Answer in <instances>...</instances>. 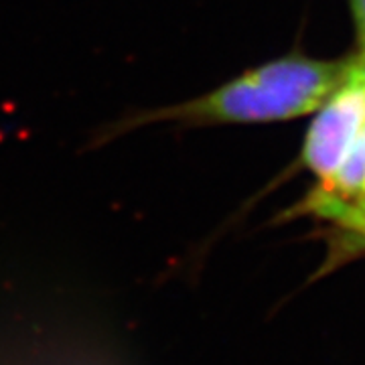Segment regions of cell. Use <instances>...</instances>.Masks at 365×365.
<instances>
[{
  "mask_svg": "<svg viewBox=\"0 0 365 365\" xmlns=\"http://www.w3.org/2000/svg\"><path fill=\"white\" fill-rule=\"evenodd\" d=\"M353 67L349 61L284 57L237 76L215 90L181 104L136 108L93 128L86 150H100L132 132L155 126H213L290 120L319 110L339 90Z\"/></svg>",
  "mask_w": 365,
  "mask_h": 365,
  "instance_id": "1",
  "label": "cell"
},
{
  "mask_svg": "<svg viewBox=\"0 0 365 365\" xmlns=\"http://www.w3.org/2000/svg\"><path fill=\"white\" fill-rule=\"evenodd\" d=\"M365 132V61L357 55L341 88L309 128L302 160L321 182H329L349 158Z\"/></svg>",
  "mask_w": 365,
  "mask_h": 365,
  "instance_id": "2",
  "label": "cell"
},
{
  "mask_svg": "<svg viewBox=\"0 0 365 365\" xmlns=\"http://www.w3.org/2000/svg\"><path fill=\"white\" fill-rule=\"evenodd\" d=\"M355 25H357V37H359V57L365 61V0H351Z\"/></svg>",
  "mask_w": 365,
  "mask_h": 365,
  "instance_id": "3",
  "label": "cell"
}]
</instances>
